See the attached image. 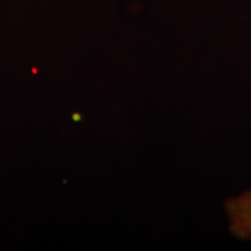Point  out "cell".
Masks as SVG:
<instances>
[{
	"label": "cell",
	"instance_id": "1",
	"mask_svg": "<svg viewBox=\"0 0 251 251\" xmlns=\"http://www.w3.org/2000/svg\"><path fill=\"white\" fill-rule=\"evenodd\" d=\"M229 233L237 240H251V190L225 202Z\"/></svg>",
	"mask_w": 251,
	"mask_h": 251
}]
</instances>
